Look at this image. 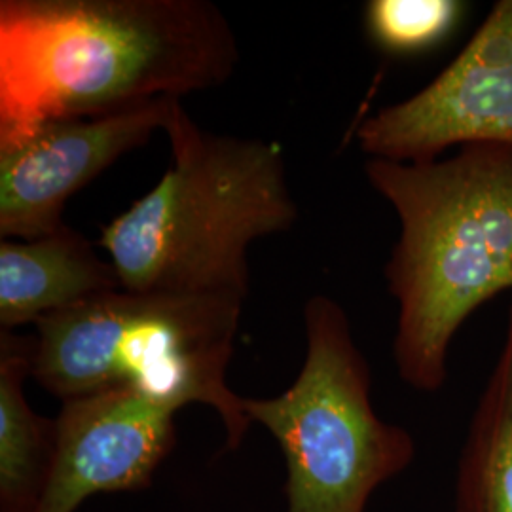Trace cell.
<instances>
[{"label":"cell","mask_w":512,"mask_h":512,"mask_svg":"<svg viewBox=\"0 0 512 512\" xmlns=\"http://www.w3.org/2000/svg\"><path fill=\"white\" fill-rule=\"evenodd\" d=\"M239 46L209 0H2L0 143L226 84Z\"/></svg>","instance_id":"cell-1"},{"label":"cell","mask_w":512,"mask_h":512,"mask_svg":"<svg viewBox=\"0 0 512 512\" xmlns=\"http://www.w3.org/2000/svg\"><path fill=\"white\" fill-rule=\"evenodd\" d=\"M399 238L384 274L397 302L393 357L404 384L437 393L465 321L512 294V147L465 145L429 162L368 160Z\"/></svg>","instance_id":"cell-2"},{"label":"cell","mask_w":512,"mask_h":512,"mask_svg":"<svg viewBox=\"0 0 512 512\" xmlns=\"http://www.w3.org/2000/svg\"><path fill=\"white\" fill-rule=\"evenodd\" d=\"M171 167L101 228V247L124 291L249 296L256 239L298 222L277 141L200 128L173 101L164 129Z\"/></svg>","instance_id":"cell-3"},{"label":"cell","mask_w":512,"mask_h":512,"mask_svg":"<svg viewBox=\"0 0 512 512\" xmlns=\"http://www.w3.org/2000/svg\"><path fill=\"white\" fill-rule=\"evenodd\" d=\"M241 311L222 294H101L38 321L31 378L61 401L133 389L177 412L202 404L236 452L253 425L226 378Z\"/></svg>","instance_id":"cell-4"},{"label":"cell","mask_w":512,"mask_h":512,"mask_svg":"<svg viewBox=\"0 0 512 512\" xmlns=\"http://www.w3.org/2000/svg\"><path fill=\"white\" fill-rule=\"evenodd\" d=\"M306 357L281 395L245 399L287 463V512H365L374 492L408 469L416 444L372 404V374L348 313L330 296L304 306Z\"/></svg>","instance_id":"cell-5"},{"label":"cell","mask_w":512,"mask_h":512,"mask_svg":"<svg viewBox=\"0 0 512 512\" xmlns=\"http://www.w3.org/2000/svg\"><path fill=\"white\" fill-rule=\"evenodd\" d=\"M368 160L429 162L465 145L512 147V0L495 2L452 63L355 131Z\"/></svg>","instance_id":"cell-6"},{"label":"cell","mask_w":512,"mask_h":512,"mask_svg":"<svg viewBox=\"0 0 512 512\" xmlns=\"http://www.w3.org/2000/svg\"><path fill=\"white\" fill-rule=\"evenodd\" d=\"M173 101L101 118L55 120L0 143V236L31 241L57 232L63 209L124 154L164 131Z\"/></svg>","instance_id":"cell-7"},{"label":"cell","mask_w":512,"mask_h":512,"mask_svg":"<svg viewBox=\"0 0 512 512\" xmlns=\"http://www.w3.org/2000/svg\"><path fill=\"white\" fill-rule=\"evenodd\" d=\"M177 410L133 389L63 401L48 484L35 512H76L93 495L143 490L171 454Z\"/></svg>","instance_id":"cell-8"},{"label":"cell","mask_w":512,"mask_h":512,"mask_svg":"<svg viewBox=\"0 0 512 512\" xmlns=\"http://www.w3.org/2000/svg\"><path fill=\"white\" fill-rule=\"evenodd\" d=\"M118 289L109 258L67 224L46 238L0 241V330L37 325Z\"/></svg>","instance_id":"cell-9"},{"label":"cell","mask_w":512,"mask_h":512,"mask_svg":"<svg viewBox=\"0 0 512 512\" xmlns=\"http://www.w3.org/2000/svg\"><path fill=\"white\" fill-rule=\"evenodd\" d=\"M33 338L0 330V512H35L48 484L55 420L38 416L25 393Z\"/></svg>","instance_id":"cell-10"},{"label":"cell","mask_w":512,"mask_h":512,"mask_svg":"<svg viewBox=\"0 0 512 512\" xmlns=\"http://www.w3.org/2000/svg\"><path fill=\"white\" fill-rule=\"evenodd\" d=\"M456 512H512V298L501 351L461 450Z\"/></svg>","instance_id":"cell-11"},{"label":"cell","mask_w":512,"mask_h":512,"mask_svg":"<svg viewBox=\"0 0 512 512\" xmlns=\"http://www.w3.org/2000/svg\"><path fill=\"white\" fill-rule=\"evenodd\" d=\"M463 8L458 0H370L366 35L385 54H425L456 31Z\"/></svg>","instance_id":"cell-12"}]
</instances>
